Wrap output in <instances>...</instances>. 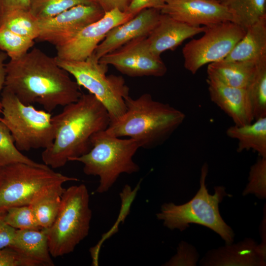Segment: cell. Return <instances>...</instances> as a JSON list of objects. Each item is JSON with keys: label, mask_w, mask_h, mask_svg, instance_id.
<instances>
[{"label": "cell", "mask_w": 266, "mask_h": 266, "mask_svg": "<svg viewBox=\"0 0 266 266\" xmlns=\"http://www.w3.org/2000/svg\"><path fill=\"white\" fill-rule=\"evenodd\" d=\"M56 58L58 65L74 78L79 86L86 89L101 102L108 112L110 122L123 116L130 89L122 76L107 75L108 66L100 63L94 53L81 61Z\"/></svg>", "instance_id": "obj_9"}, {"label": "cell", "mask_w": 266, "mask_h": 266, "mask_svg": "<svg viewBox=\"0 0 266 266\" xmlns=\"http://www.w3.org/2000/svg\"><path fill=\"white\" fill-rule=\"evenodd\" d=\"M134 16L118 8L104 12L100 19L86 26L65 44L56 47V57L70 61L86 60L94 53L111 29Z\"/></svg>", "instance_id": "obj_13"}, {"label": "cell", "mask_w": 266, "mask_h": 266, "mask_svg": "<svg viewBox=\"0 0 266 266\" xmlns=\"http://www.w3.org/2000/svg\"><path fill=\"white\" fill-rule=\"evenodd\" d=\"M34 44V40L21 36L1 26L0 27V50L10 60L19 58L26 54Z\"/></svg>", "instance_id": "obj_29"}, {"label": "cell", "mask_w": 266, "mask_h": 266, "mask_svg": "<svg viewBox=\"0 0 266 266\" xmlns=\"http://www.w3.org/2000/svg\"><path fill=\"white\" fill-rule=\"evenodd\" d=\"M0 210L31 205L76 177L54 171L49 166L15 163L0 167Z\"/></svg>", "instance_id": "obj_6"}, {"label": "cell", "mask_w": 266, "mask_h": 266, "mask_svg": "<svg viewBox=\"0 0 266 266\" xmlns=\"http://www.w3.org/2000/svg\"><path fill=\"white\" fill-rule=\"evenodd\" d=\"M216 0V1H219L220 2H221L223 0Z\"/></svg>", "instance_id": "obj_41"}, {"label": "cell", "mask_w": 266, "mask_h": 266, "mask_svg": "<svg viewBox=\"0 0 266 266\" xmlns=\"http://www.w3.org/2000/svg\"><path fill=\"white\" fill-rule=\"evenodd\" d=\"M199 259V255L195 248L187 242L182 241L177 248V253L164 266H195Z\"/></svg>", "instance_id": "obj_32"}, {"label": "cell", "mask_w": 266, "mask_h": 266, "mask_svg": "<svg viewBox=\"0 0 266 266\" xmlns=\"http://www.w3.org/2000/svg\"><path fill=\"white\" fill-rule=\"evenodd\" d=\"M31 0H0V27L10 12L20 9L30 10Z\"/></svg>", "instance_id": "obj_34"}, {"label": "cell", "mask_w": 266, "mask_h": 266, "mask_svg": "<svg viewBox=\"0 0 266 266\" xmlns=\"http://www.w3.org/2000/svg\"><path fill=\"white\" fill-rule=\"evenodd\" d=\"M206 82L211 100L232 119L235 125L249 124L255 120L245 89L228 86L209 74Z\"/></svg>", "instance_id": "obj_16"}, {"label": "cell", "mask_w": 266, "mask_h": 266, "mask_svg": "<svg viewBox=\"0 0 266 266\" xmlns=\"http://www.w3.org/2000/svg\"><path fill=\"white\" fill-rule=\"evenodd\" d=\"M266 264V247L251 238L209 251L200 262L208 266H264Z\"/></svg>", "instance_id": "obj_17"}, {"label": "cell", "mask_w": 266, "mask_h": 266, "mask_svg": "<svg viewBox=\"0 0 266 266\" xmlns=\"http://www.w3.org/2000/svg\"><path fill=\"white\" fill-rule=\"evenodd\" d=\"M255 120L249 124L230 126L226 134L238 141V152L252 150L260 157L266 158V117Z\"/></svg>", "instance_id": "obj_21"}, {"label": "cell", "mask_w": 266, "mask_h": 266, "mask_svg": "<svg viewBox=\"0 0 266 266\" xmlns=\"http://www.w3.org/2000/svg\"><path fill=\"white\" fill-rule=\"evenodd\" d=\"M266 59V17H264L246 29L243 37L224 60L257 64Z\"/></svg>", "instance_id": "obj_19"}, {"label": "cell", "mask_w": 266, "mask_h": 266, "mask_svg": "<svg viewBox=\"0 0 266 266\" xmlns=\"http://www.w3.org/2000/svg\"><path fill=\"white\" fill-rule=\"evenodd\" d=\"M104 12L118 8L126 11L132 0H96Z\"/></svg>", "instance_id": "obj_37"}, {"label": "cell", "mask_w": 266, "mask_h": 266, "mask_svg": "<svg viewBox=\"0 0 266 266\" xmlns=\"http://www.w3.org/2000/svg\"><path fill=\"white\" fill-rule=\"evenodd\" d=\"M146 37L130 41L103 56L99 62L112 65L122 73L132 77L164 76L167 67L160 56L151 52Z\"/></svg>", "instance_id": "obj_11"}, {"label": "cell", "mask_w": 266, "mask_h": 266, "mask_svg": "<svg viewBox=\"0 0 266 266\" xmlns=\"http://www.w3.org/2000/svg\"><path fill=\"white\" fill-rule=\"evenodd\" d=\"M15 163L38 166L46 165L36 163L23 154L16 147L8 128L0 121V167Z\"/></svg>", "instance_id": "obj_27"}, {"label": "cell", "mask_w": 266, "mask_h": 266, "mask_svg": "<svg viewBox=\"0 0 266 266\" xmlns=\"http://www.w3.org/2000/svg\"><path fill=\"white\" fill-rule=\"evenodd\" d=\"M10 247L41 266H54L45 229L16 230L13 242Z\"/></svg>", "instance_id": "obj_20"}, {"label": "cell", "mask_w": 266, "mask_h": 266, "mask_svg": "<svg viewBox=\"0 0 266 266\" xmlns=\"http://www.w3.org/2000/svg\"><path fill=\"white\" fill-rule=\"evenodd\" d=\"M206 27L202 36L193 39L182 49L184 66L193 74L205 65L225 59L246 32L232 21Z\"/></svg>", "instance_id": "obj_10"}, {"label": "cell", "mask_w": 266, "mask_h": 266, "mask_svg": "<svg viewBox=\"0 0 266 266\" xmlns=\"http://www.w3.org/2000/svg\"><path fill=\"white\" fill-rule=\"evenodd\" d=\"M221 3L231 13L234 22L245 29L266 17V0H223Z\"/></svg>", "instance_id": "obj_23"}, {"label": "cell", "mask_w": 266, "mask_h": 266, "mask_svg": "<svg viewBox=\"0 0 266 266\" xmlns=\"http://www.w3.org/2000/svg\"><path fill=\"white\" fill-rule=\"evenodd\" d=\"M7 57L5 52L3 51L0 52V94L4 87L6 77V64L5 61Z\"/></svg>", "instance_id": "obj_38"}, {"label": "cell", "mask_w": 266, "mask_h": 266, "mask_svg": "<svg viewBox=\"0 0 266 266\" xmlns=\"http://www.w3.org/2000/svg\"><path fill=\"white\" fill-rule=\"evenodd\" d=\"M0 266H41L37 262L7 247L0 249Z\"/></svg>", "instance_id": "obj_33"}, {"label": "cell", "mask_w": 266, "mask_h": 266, "mask_svg": "<svg viewBox=\"0 0 266 266\" xmlns=\"http://www.w3.org/2000/svg\"><path fill=\"white\" fill-rule=\"evenodd\" d=\"M254 120L266 117V59L258 63L246 89Z\"/></svg>", "instance_id": "obj_24"}, {"label": "cell", "mask_w": 266, "mask_h": 266, "mask_svg": "<svg viewBox=\"0 0 266 266\" xmlns=\"http://www.w3.org/2000/svg\"><path fill=\"white\" fill-rule=\"evenodd\" d=\"M166 0H132L127 12L135 16L143 9L153 8L160 10Z\"/></svg>", "instance_id": "obj_36"}, {"label": "cell", "mask_w": 266, "mask_h": 266, "mask_svg": "<svg viewBox=\"0 0 266 266\" xmlns=\"http://www.w3.org/2000/svg\"><path fill=\"white\" fill-rule=\"evenodd\" d=\"M98 3L79 4L47 19L38 20L39 34L36 40L61 46L82 29L104 15Z\"/></svg>", "instance_id": "obj_12"}, {"label": "cell", "mask_w": 266, "mask_h": 266, "mask_svg": "<svg viewBox=\"0 0 266 266\" xmlns=\"http://www.w3.org/2000/svg\"><path fill=\"white\" fill-rule=\"evenodd\" d=\"M89 202L85 184L65 189L55 221L50 228L45 229L51 256L56 258L72 252L88 235L92 214Z\"/></svg>", "instance_id": "obj_7"}, {"label": "cell", "mask_w": 266, "mask_h": 266, "mask_svg": "<svg viewBox=\"0 0 266 266\" xmlns=\"http://www.w3.org/2000/svg\"><path fill=\"white\" fill-rule=\"evenodd\" d=\"M160 14L159 10L145 9L111 29L95 50L96 58L99 60L133 39L147 36L157 24Z\"/></svg>", "instance_id": "obj_15"}, {"label": "cell", "mask_w": 266, "mask_h": 266, "mask_svg": "<svg viewBox=\"0 0 266 266\" xmlns=\"http://www.w3.org/2000/svg\"></svg>", "instance_id": "obj_42"}, {"label": "cell", "mask_w": 266, "mask_h": 266, "mask_svg": "<svg viewBox=\"0 0 266 266\" xmlns=\"http://www.w3.org/2000/svg\"><path fill=\"white\" fill-rule=\"evenodd\" d=\"M55 134L52 145L43 150L41 159L48 166L57 168L88 153L91 138L105 130L110 122L108 112L93 95L82 94L76 101L64 106L53 116Z\"/></svg>", "instance_id": "obj_2"}, {"label": "cell", "mask_w": 266, "mask_h": 266, "mask_svg": "<svg viewBox=\"0 0 266 266\" xmlns=\"http://www.w3.org/2000/svg\"><path fill=\"white\" fill-rule=\"evenodd\" d=\"M1 110H2V105H1V103L0 100V114L1 113ZM0 118L1 117H0Z\"/></svg>", "instance_id": "obj_40"}, {"label": "cell", "mask_w": 266, "mask_h": 266, "mask_svg": "<svg viewBox=\"0 0 266 266\" xmlns=\"http://www.w3.org/2000/svg\"><path fill=\"white\" fill-rule=\"evenodd\" d=\"M91 142L92 147L88 153L71 161L81 163L85 174L99 177L97 193L107 192L121 174H130L139 170L133 160L140 148L134 140L113 136L103 130L94 133Z\"/></svg>", "instance_id": "obj_5"}, {"label": "cell", "mask_w": 266, "mask_h": 266, "mask_svg": "<svg viewBox=\"0 0 266 266\" xmlns=\"http://www.w3.org/2000/svg\"><path fill=\"white\" fill-rule=\"evenodd\" d=\"M4 88L26 104L38 103L51 112L59 106L77 101L80 86L51 57L34 47L5 65Z\"/></svg>", "instance_id": "obj_1"}, {"label": "cell", "mask_w": 266, "mask_h": 266, "mask_svg": "<svg viewBox=\"0 0 266 266\" xmlns=\"http://www.w3.org/2000/svg\"><path fill=\"white\" fill-rule=\"evenodd\" d=\"M1 96L0 121L10 131L20 151L45 149L52 145L55 128L50 112L22 102L5 88Z\"/></svg>", "instance_id": "obj_8"}, {"label": "cell", "mask_w": 266, "mask_h": 266, "mask_svg": "<svg viewBox=\"0 0 266 266\" xmlns=\"http://www.w3.org/2000/svg\"><path fill=\"white\" fill-rule=\"evenodd\" d=\"M6 223L16 230L41 229L30 205L16 206L5 209Z\"/></svg>", "instance_id": "obj_30"}, {"label": "cell", "mask_w": 266, "mask_h": 266, "mask_svg": "<svg viewBox=\"0 0 266 266\" xmlns=\"http://www.w3.org/2000/svg\"><path fill=\"white\" fill-rule=\"evenodd\" d=\"M94 3H98L96 0H31L30 11L38 20H42L77 5Z\"/></svg>", "instance_id": "obj_28"}, {"label": "cell", "mask_w": 266, "mask_h": 266, "mask_svg": "<svg viewBox=\"0 0 266 266\" xmlns=\"http://www.w3.org/2000/svg\"><path fill=\"white\" fill-rule=\"evenodd\" d=\"M208 172V166L204 163L201 168L200 189L190 200L179 205L165 203L156 217L171 230L183 231L192 223L203 226L218 234L226 244H231L234 239L233 231L223 219L219 209V204L228 195L223 186H216L213 195L208 193L205 184Z\"/></svg>", "instance_id": "obj_4"}, {"label": "cell", "mask_w": 266, "mask_h": 266, "mask_svg": "<svg viewBox=\"0 0 266 266\" xmlns=\"http://www.w3.org/2000/svg\"><path fill=\"white\" fill-rule=\"evenodd\" d=\"M254 194L261 199L266 197V158L261 157L250 167L248 182L243 195Z\"/></svg>", "instance_id": "obj_31"}, {"label": "cell", "mask_w": 266, "mask_h": 266, "mask_svg": "<svg viewBox=\"0 0 266 266\" xmlns=\"http://www.w3.org/2000/svg\"><path fill=\"white\" fill-rule=\"evenodd\" d=\"M64 187L49 193L36 200L30 205L36 221L42 229H48L53 224L59 213Z\"/></svg>", "instance_id": "obj_25"}, {"label": "cell", "mask_w": 266, "mask_h": 266, "mask_svg": "<svg viewBox=\"0 0 266 266\" xmlns=\"http://www.w3.org/2000/svg\"><path fill=\"white\" fill-rule=\"evenodd\" d=\"M1 26L33 40L37 39L39 34V21L30 10L20 9L10 12L4 18Z\"/></svg>", "instance_id": "obj_26"}, {"label": "cell", "mask_w": 266, "mask_h": 266, "mask_svg": "<svg viewBox=\"0 0 266 266\" xmlns=\"http://www.w3.org/2000/svg\"><path fill=\"white\" fill-rule=\"evenodd\" d=\"M126 110L105 130L117 137L127 136L140 148H155L162 145L183 123L186 116L168 103L154 100L149 93L136 99H125Z\"/></svg>", "instance_id": "obj_3"}, {"label": "cell", "mask_w": 266, "mask_h": 266, "mask_svg": "<svg viewBox=\"0 0 266 266\" xmlns=\"http://www.w3.org/2000/svg\"><path fill=\"white\" fill-rule=\"evenodd\" d=\"M160 11L162 14L196 27L208 26L227 21L234 22L228 9L215 0H166Z\"/></svg>", "instance_id": "obj_14"}, {"label": "cell", "mask_w": 266, "mask_h": 266, "mask_svg": "<svg viewBox=\"0 0 266 266\" xmlns=\"http://www.w3.org/2000/svg\"><path fill=\"white\" fill-rule=\"evenodd\" d=\"M206 26L196 27L177 20L161 13L158 22L147 36L151 52L157 56L167 50H173L184 41L203 33Z\"/></svg>", "instance_id": "obj_18"}, {"label": "cell", "mask_w": 266, "mask_h": 266, "mask_svg": "<svg viewBox=\"0 0 266 266\" xmlns=\"http://www.w3.org/2000/svg\"><path fill=\"white\" fill-rule=\"evenodd\" d=\"M265 213H264V217L263 219L262 220L261 225V229H260V235L262 239V242L260 243L262 246L264 247H266V212H265Z\"/></svg>", "instance_id": "obj_39"}, {"label": "cell", "mask_w": 266, "mask_h": 266, "mask_svg": "<svg viewBox=\"0 0 266 266\" xmlns=\"http://www.w3.org/2000/svg\"><path fill=\"white\" fill-rule=\"evenodd\" d=\"M257 64L223 60L208 64L207 72L228 86L246 89Z\"/></svg>", "instance_id": "obj_22"}, {"label": "cell", "mask_w": 266, "mask_h": 266, "mask_svg": "<svg viewBox=\"0 0 266 266\" xmlns=\"http://www.w3.org/2000/svg\"><path fill=\"white\" fill-rule=\"evenodd\" d=\"M5 210H0V249L10 247L14 240L16 229L4 220Z\"/></svg>", "instance_id": "obj_35"}]
</instances>
